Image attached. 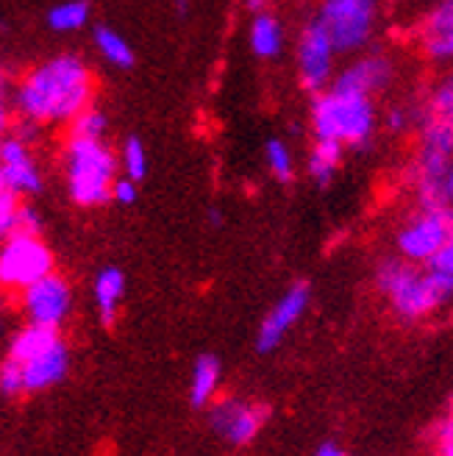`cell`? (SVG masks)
<instances>
[{"label": "cell", "instance_id": "obj_17", "mask_svg": "<svg viewBox=\"0 0 453 456\" xmlns=\"http://www.w3.org/2000/svg\"><path fill=\"white\" fill-rule=\"evenodd\" d=\"M247 42H251V51L262 61H276L284 53V26L276 14L262 12L254 14L251 20V31H247Z\"/></svg>", "mask_w": 453, "mask_h": 456}, {"label": "cell", "instance_id": "obj_5", "mask_svg": "<svg viewBox=\"0 0 453 456\" xmlns=\"http://www.w3.org/2000/svg\"><path fill=\"white\" fill-rule=\"evenodd\" d=\"M61 165L67 195L81 209H95L111 200V184H115L120 162L117 153L106 140H81L67 136L61 148Z\"/></svg>", "mask_w": 453, "mask_h": 456}, {"label": "cell", "instance_id": "obj_4", "mask_svg": "<svg viewBox=\"0 0 453 456\" xmlns=\"http://www.w3.org/2000/svg\"><path fill=\"white\" fill-rule=\"evenodd\" d=\"M309 123L314 140H334L343 148L365 151L378 126L376 98L353 89L328 86L323 93L311 95Z\"/></svg>", "mask_w": 453, "mask_h": 456}, {"label": "cell", "instance_id": "obj_33", "mask_svg": "<svg viewBox=\"0 0 453 456\" xmlns=\"http://www.w3.org/2000/svg\"><path fill=\"white\" fill-rule=\"evenodd\" d=\"M12 126V111H9V103H6V93H0V136H4Z\"/></svg>", "mask_w": 453, "mask_h": 456}, {"label": "cell", "instance_id": "obj_31", "mask_svg": "<svg viewBox=\"0 0 453 456\" xmlns=\"http://www.w3.org/2000/svg\"><path fill=\"white\" fill-rule=\"evenodd\" d=\"M384 126H387L390 134H403L406 126H409V111H406L403 106H392L387 111V118H384Z\"/></svg>", "mask_w": 453, "mask_h": 456}, {"label": "cell", "instance_id": "obj_10", "mask_svg": "<svg viewBox=\"0 0 453 456\" xmlns=\"http://www.w3.org/2000/svg\"><path fill=\"white\" fill-rule=\"evenodd\" d=\"M334 48L320 20H309L298 39V78L309 95L328 89L334 78Z\"/></svg>", "mask_w": 453, "mask_h": 456}, {"label": "cell", "instance_id": "obj_7", "mask_svg": "<svg viewBox=\"0 0 453 456\" xmlns=\"http://www.w3.org/2000/svg\"><path fill=\"white\" fill-rule=\"evenodd\" d=\"M53 273V254L36 234L12 232L0 240V287L9 292H22L34 281Z\"/></svg>", "mask_w": 453, "mask_h": 456}, {"label": "cell", "instance_id": "obj_16", "mask_svg": "<svg viewBox=\"0 0 453 456\" xmlns=\"http://www.w3.org/2000/svg\"><path fill=\"white\" fill-rule=\"evenodd\" d=\"M423 53L432 61H448L453 56V4L442 0L428 12L423 22Z\"/></svg>", "mask_w": 453, "mask_h": 456}, {"label": "cell", "instance_id": "obj_11", "mask_svg": "<svg viewBox=\"0 0 453 456\" xmlns=\"http://www.w3.org/2000/svg\"><path fill=\"white\" fill-rule=\"evenodd\" d=\"M412 184L417 190L420 209H450L453 195V170H450V153L423 148L412 165Z\"/></svg>", "mask_w": 453, "mask_h": 456}, {"label": "cell", "instance_id": "obj_34", "mask_svg": "<svg viewBox=\"0 0 453 456\" xmlns=\"http://www.w3.org/2000/svg\"><path fill=\"white\" fill-rule=\"evenodd\" d=\"M245 6L251 14H262V12H267V0H247Z\"/></svg>", "mask_w": 453, "mask_h": 456}, {"label": "cell", "instance_id": "obj_25", "mask_svg": "<svg viewBox=\"0 0 453 456\" xmlns=\"http://www.w3.org/2000/svg\"><path fill=\"white\" fill-rule=\"evenodd\" d=\"M109 134V114L98 106H86L70 120V136L81 140H106Z\"/></svg>", "mask_w": 453, "mask_h": 456}, {"label": "cell", "instance_id": "obj_2", "mask_svg": "<svg viewBox=\"0 0 453 456\" xmlns=\"http://www.w3.org/2000/svg\"><path fill=\"white\" fill-rule=\"evenodd\" d=\"M378 289L387 295L400 321H423L450 301L453 292V245L440 248L432 259L412 265L384 259L376 273Z\"/></svg>", "mask_w": 453, "mask_h": 456}, {"label": "cell", "instance_id": "obj_28", "mask_svg": "<svg viewBox=\"0 0 453 456\" xmlns=\"http://www.w3.org/2000/svg\"><path fill=\"white\" fill-rule=\"evenodd\" d=\"M17 207H20V198L12 195L4 184H0V240H6L12 234Z\"/></svg>", "mask_w": 453, "mask_h": 456}, {"label": "cell", "instance_id": "obj_38", "mask_svg": "<svg viewBox=\"0 0 453 456\" xmlns=\"http://www.w3.org/2000/svg\"><path fill=\"white\" fill-rule=\"evenodd\" d=\"M0 148H4V136H0Z\"/></svg>", "mask_w": 453, "mask_h": 456}, {"label": "cell", "instance_id": "obj_13", "mask_svg": "<svg viewBox=\"0 0 453 456\" xmlns=\"http://www.w3.org/2000/svg\"><path fill=\"white\" fill-rule=\"evenodd\" d=\"M0 184L17 198L39 195L44 187L42 170L34 162L31 148L26 142L14 140V136H6L4 148H0Z\"/></svg>", "mask_w": 453, "mask_h": 456}, {"label": "cell", "instance_id": "obj_27", "mask_svg": "<svg viewBox=\"0 0 453 456\" xmlns=\"http://www.w3.org/2000/svg\"><path fill=\"white\" fill-rule=\"evenodd\" d=\"M12 232L20 234H42V215L31 207V203H20L17 212H14V228Z\"/></svg>", "mask_w": 453, "mask_h": 456}, {"label": "cell", "instance_id": "obj_8", "mask_svg": "<svg viewBox=\"0 0 453 456\" xmlns=\"http://www.w3.org/2000/svg\"><path fill=\"white\" fill-rule=\"evenodd\" d=\"M395 242H398L400 259L412 265H423L428 256H434L440 248L453 242L450 209H420L400 225Z\"/></svg>", "mask_w": 453, "mask_h": 456}, {"label": "cell", "instance_id": "obj_6", "mask_svg": "<svg viewBox=\"0 0 453 456\" xmlns=\"http://www.w3.org/2000/svg\"><path fill=\"white\" fill-rule=\"evenodd\" d=\"M317 20L331 39L334 53H359L376 34L378 0H323Z\"/></svg>", "mask_w": 453, "mask_h": 456}, {"label": "cell", "instance_id": "obj_14", "mask_svg": "<svg viewBox=\"0 0 453 456\" xmlns=\"http://www.w3.org/2000/svg\"><path fill=\"white\" fill-rule=\"evenodd\" d=\"M309 301H311V289H309L306 281L292 284V287L281 295V301L267 312L264 323H262V329H259V337H256V348H259V354H270L273 348H279V342L284 339V334L303 317Z\"/></svg>", "mask_w": 453, "mask_h": 456}, {"label": "cell", "instance_id": "obj_15", "mask_svg": "<svg viewBox=\"0 0 453 456\" xmlns=\"http://www.w3.org/2000/svg\"><path fill=\"white\" fill-rule=\"evenodd\" d=\"M395 76V64L384 56V53H368L351 67H345L343 73H336L328 86L336 89H353V93H365V95H378L381 89H387Z\"/></svg>", "mask_w": 453, "mask_h": 456}, {"label": "cell", "instance_id": "obj_37", "mask_svg": "<svg viewBox=\"0 0 453 456\" xmlns=\"http://www.w3.org/2000/svg\"><path fill=\"white\" fill-rule=\"evenodd\" d=\"M209 223L217 228V225H222V215H220V209H209Z\"/></svg>", "mask_w": 453, "mask_h": 456}, {"label": "cell", "instance_id": "obj_29", "mask_svg": "<svg viewBox=\"0 0 453 456\" xmlns=\"http://www.w3.org/2000/svg\"><path fill=\"white\" fill-rule=\"evenodd\" d=\"M111 200L120 203V207H133L140 200V184L131 178H115L111 184Z\"/></svg>", "mask_w": 453, "mask_h": 456}, {"label": "cell", "instance_id": "obj_32", "mask_svg": "<svg viewBox=\"0 0 453 456\" xmlns=\"http://www.w3.org/2000/svg\"><path fill=\"white\" fill-rule=\"evenodd\" d=\"M437 443H440V456H453V423H450V418L440 423Z\"/></svg>", "mask_w": 453, "mask_h": 456}, {"label": "cell", "instance_id": "obj_19", "mask_svg": "<svg viewBox=\"0 0 453 456\" xmlns=\"http://www.w3.org/2000/svg\"><path fill=\"white\" fill-rule=\"evenodd\" d=\"M343 156H345V148L339 142L314 140V145L309 151V162H306L309 178L317 187H328L336 175V170H339V165H343Z\"/></svg>", "mask_w": 453, "mask_h": 456}, {"label": "cell", "instance_id": "obj_20", "mask_svg": "<svg viewBox=\"0 0 453 456\" xmlns=\"http://www.w3.org/2000/svg\"><path fill=\"white\" fill-rule=\"evenodd\" d=\"M93 42H95L98 53L111 67H117V70H131V67L137 64V53H133L131 42L111 26H95L93 28Z\"/></svg>", "mask_w": 453, "mask_h": 456}, {"label": "cell", "instance_id": "obj_9", "mask_svg": "<svg viewBox=\"0 0 453 456\" xmlns=\"http://www.w3.org/2000/svg\"><path fill=\"white\" fill-rule=\"evenodd\" d=\"M22 312L28 314L34 326L61 329V323L73 312V287L59 273H48L44 279L34 281L20 292Z\"/></svg>", "mask_w": 453, "mask_h": 456}, {"label": "cell", "instance_id": "obj_26", "mask_svg": "<svg viewBox=\"0 0 453 456\" xmlns=\"http://www.w3.org/2000/svg\"><path fill=\"white\" fill-rule=\"evenodd\" d=\"M428 114H432V118H440V120H453V84H450V78L442 81L432 93V98H428Z\"/></svg>", "mask_w": 453, "mask_h": 456}, {"label": "cell", "instance_id": "obj_36", "mask_svg": "<svg viewBox=\"0 0 453 456\" xmlns=\"http://www.w3.org/2000/svg\"><path fill=\"white\" fill-rule=\"evenodd\" d=\"M314 456H343V453H339V448L336 445H331V443H326L320 451H317Z\"/></svg>", "mask_w": 453, "mask_h": 456}, {"label": "cell", "instance_id": "obj_30", "mask_svg": "<svg viewBox=\"0 0 453 456\" xmlns=\"http://www.w3.org/2000/svg\"><path fill=\"white\" fill-rule=\"evenodd\" d=\"M12 128V136H14V140H20V142H34L36 140V134H39V128L42 126H36L34 120H26V118H20L17 123H12L9 126Z\"/></svg>", "mask_w": 453, "mask_h": 456}, {"label": "cell", "instance_id": "obj_22", "mask_svg": "<svg viewBox=\"0 0 453 456\" xmlns=\"http://www.w3.org/2000/svg\"><path fill=\"white\" fill-rule=\"evenodd\" d=\"M217 384H220V362L217 356H200L195 362V370H192V387H190V401L195 409H203L217 393Z\"/></svg>", "mask_w": 453, "mask_h": 456}, {"label": "cell", "instance_id": "obj_24", "mask_svg": "<svg viewBox=\"0 0 453 456\" xmlns=\"http://www.w3.org/2000/svg\"><path fill=\"white\" fill-rule=\"evenodd\" d=\"M117 162L125 170V178L137 181V184L148 175V167H150L148 165V151H145V142L140 140L137 134L125 136V142H123V148L117 153Z\"/></svg>", "mask_w": 453, "mask_h": 456}, {"label": "cell", "instance_id": "obj_35", "mask_svg": "<svg viewBox=\"0 0 453 456\" xmlns=\"http://www.w3.org/2000/svg\"><path fill=\"white\" fill-rule=\"evenodd\" d=\"M173 6H175V14H178V17H187V14H190V6H192V0H173Z\"/></svg>", "mask_w": 453, "mask_h": 456}, {"label": "cell", "instance_id": "obj_18", "mask_svg": "<svg viewBox=\"0 0 453 456\" xmlns=\"http://www.w3.org/2000/svg\"><path fill=\"white\" fill-rule=\"evenodd\" d=\"M93 292H95V304H98L103 326H111L117 321V309H120V301L125 295V273L115 265L103 267L95 276Z\"/></svg>", "mask_w": 453, "mask_h": 456}, {"label": "cell", "instance_id": "obj_21", "mask_svg": "<svg viewBox=\"0 0 453 456\" xmlns=\"http://www.w3.org/2000/svg\"><path fill=\"white\" fill-rule=\"evenodd\" d=\"M89 17H93V4L89 0H64V4L48 9L44 20H48V28L56 34H76L86 28Z\"/></svg>", "mask_w": 453, "mask_h": 456}, {"label": "cell", "instance_id": "obj_23", "mask_svg": "<svg viewBox=\"0 0 453 456\" xmlns=\"http://www.w3.org/2000/svg\"><path fill=\"white\" fill-rule=\"evenodd\" d=\"M264 165L270 170V175H276V181L281 184H289L295 178V156H292V148L287 145V140L281 136H270L264 145Z\"/></svg>", "mask_w": 453, "mask_h": 456}, {"label": "cell", "instance_id": "obj_12", "mask_svg": "<svg viewBox=\"0 0 453 456\" xmlns=\"http://www.w3.org/2000/svg\"><path fill=\"white\" fill-rule=\"evenodd\" d=\"M270 418V409L259 403H247L237 398H222L212 406L209 423L220 437H225L231 445H247Z\"/></svg>", "mask_w": 453, "mask_h": 456}, {"label": "cell", "instance_id": "obj_3", "mask_svg": "<svg viewBox=\"0 0 453 456\" xmlns=\"http://www.w3.org/2000/svg\"><path fill=\"white\" fill-rule=\"evenodd\" d=\"M70 370V348L59 329L26 326L9 346V356L0 364V390L4 395L39 393L56 387Z\"/></svg>", "mask_w": 453, "mask_h": 456}, {"label": "cell", "instance_id": "obj_1", "mask_svg": "<svg viewBox=\"0 0 453 456\" xmlns=\"http://www.w3.org/2000/svg\"><path fill=\"white\" fill-rule=\"evenodd\" d=\"M95 76L78 53H59L42 61L14 89V111L36 126L70 123L93 106Z\"/></svg>", "mask_w": 453, "mask_h": 456}]
</instances>
